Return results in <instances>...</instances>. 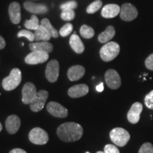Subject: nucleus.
I'll list each match as a JSON object with an SVG mask.
<instances>
[{
	"label": "nucleus",
	"mask_w": 153,
	"mask_h": 153,
	"mask_svg": "<svg viewBox=\"0 0 153 153\" xmlns=\"http://www.w3.org/2000/svg\"><path fill=\"white\" fill-rule=\"evenodd\" d=\"M57 135L63 142L70 143L79 140L83 135V128L79 124L67 122L57 128Z\"/></svg>",
	"instance_id": "f257e3e1"
},
{
	"label": "nucleus",
	"mask_w": 153,
	"mask_h": 153,
	"mask_svg": "<svg viewBox=\"0 0 153 153\" xmlns=\"http://www.w3.org/2000/svg\"><path fill=\"white\" fill-rule=\"evenodd\" d=\"M120 53V46L116 42H108L101 47L100 57L104 62H110L114 60Z\"/></svg>",
	"instance_id": "f03ea898"
},
{
	"label": "nucleus",
	"mask_w": 153,
	"mask_h": 153,
	"mask_svg": "<svg viewBox=\"0 0 153 153\" xmlns=\"http://www.w3.org/2000/svg\"><path fill=\"white\" fill-rule=\"evenodd\" d=\"M22 82V72L19 68L11 70L9 75L2 80V87L6 91H12L20 85Z\"/></svg>",
	"instance_id": "7ed1b4c3"
},
{
	"label": "nucleus",
	"mask_w": 153,
	"mask_h": 153,
	"mask_svg": "<svg viewBox=\"0 0 153 153\" xmlns=\"http://www.w3.org/2000/svg\"><path fill=\"white\" fill-rule=\"evenodd\" d=\"M110 138L115 145L123 147L128 143L131 138L130 133L122 128H115L110 132Z\"/></svg>",
	"instance_id": "20e7f679"
},
{
	"label": "nucleus",
	"mask_w": 153,
	"mask_h": 153,
	"mask_svg": "<svg viewBox=\"0 0 153 153\" xmlns=\"http://www.w3.org/2000/svg\"><path fill=\"white\" fill-rule=\"evenodd\" d=\"M28 139L32 143L35 145H43L46 144L49 140L48 134L45 130L41 128H34L29 132Z\"/></svg>",
	"instance_id": "39448f33"
},
{
	"label": "nucleus",
	"mask_w": 153,
	"mask_h": 153,
	"mask_svg": "<svg viewBox=\"0 0 153 153\" xmlns=\"http://www.w3.org/2000/svg\"><path fill=\"white\" fill-rule=\"evenodd\" d=\"M48 97V92L45 90L37 91L33 100L30 104V108L32 111L38 112L44 108L45 102Z\"/></svg>",
	"instance_id": "423d86ee"
},
{
	"label": "nucleus",
	"mask_w": 153,
	"mask_h": 153,
	"mask_svg": "<svg viewBox=\"0 0 153 153\" xmlns=\"http://www.w3.org/2000/svg\"><path fill=\"white\" fill-rule=\"evenodd\" d=\"M138 12L133 4L129 3L123 4L120 8V17L125 22H131L137 18Z\"/></svg>",
	"instance_id": "0eeeda50"
},
{
	"label": "nucleus",
	"mask_w": 153,
	"mask_h": 153,
	"mask_svg": "<svg viewBox=\"0 0 153 153\" xmlns=\"http://www.w3.org/2000/svg\"><path fill=\"white\" fill-rule=\"evenodd\" d=\"M60 65L58 61L52 60L48 63L45 69V76L50 82H55L58 79Z\"/></svg>",
	"instance_id": "6e6552de"
},
{
	"label": "nucleus",
	"mask_w": 153,
	"mask_h": 153,
	"mask_svg": "<svg viewBox=\"0 0 153 153\" xmlns=\"http://www.w3.org/2000/svg\"><path fill=\"white\" fill-rule=\"evenodd\" d=\"M105 80L106 85L111 89H117L121 85V79L117 71L109 69L105 73Z\"/></svg>",
	"instance_id": "1a4fd4ad"
},
{
	"label": "nucleus",
	"mask_w": 153,
	"mask_h": 153,
	"mask_svg": "<svg viewBox=\"0 0 153 153\" xmlns=\"http://www.w3.org/2000/svg\"><path fill=\"white\" fill-rule=\"evenodd\" d=\"M49 54L41 51H32L25 57V62L28 65L41 64L48 60Z\"/></svg>",
	"instance_id": "9d476101"
},
{
	"label": "nucleus",
	"mask_w": 153,
	"mask_h": 153,
	"mask_svg": "<svg viewBox=\"0 0 153 153\" xmlns=\"http://www.w3.org/2000/svg\"><path fill=\"white\" fill-rule=\"evenodd\" d=\"M46 108L49 114L56 118H66L68 116V111L65 107L55 101L49 102Z\"/></svg>",
	"instance_id": "9b49d317"
},
{
	"label": "nucleus",
	"mask_w": 153,
	"mask_h": 153,
	"mask_svg": "<svg viewBox=\"0 0 153 153\" xmlns=\"http://www.w3.org/2000/svg\"><path fill=\"white\" fill-rule=\"evenodd\" d=\"M37 91L36 86L31 82H27L22 88V102L24 104H30L36 97Z\"/></svg>",
	"instance_id": "f8f14e48"
},
{
	"label": "nucleus",
	"mask_w": 153,
	"mask_h": 153,
	"mask_svg": "<svg viewBox=\"0 0 153 153\" xmlns=\"http://www.w3.org/2000/svg\"><path fill=\"white\" fill-rule=\"evenodd\" d=\"M143 108V104L140 102H135L132 105L127 114V118L130 123L132 124L138 123Z\"/></svg>",
	"instance_id": "ddd939ff"
},
{
	"label": "nucleus",
	"mask_w": 153,
	"mask_h": 153,
	"mask_svg": "<svg viewBox=\"0 0 153 153\" xmlns=\"http://www.w3.org/2000/svg\"><path fill=\"white\" fill-rule=\"evenodd\" d=\"M5 126L9 133H16L20 128L21 119L16 115H11L6 120Z\"/></svg>",
	"instance_id": "4468645a"
},
{
	"label": "nucleus",
	"mask_w": 153,
	"mask_h": 153,
	"mask_svg": "<svg viewBox=\"0 0 153 153\" xmlns=\"http://www.w3.org/2000/svg\"><path fill=\"white\" fill-rule=\"evenodd\" d=\"M24 7L26 11L32 14H43L48 11V7L45 4L33 3L32 1H26L24 4Z\"/></svg>",
	"instance_id": "2eb2a0df"
},
{
	"label": "nucleus",
	"mask_w": 153,
	"mask_h": 153,
	"mask_svg": "<svg viewBox=\"0 0 153 153\" xmlns=\"http://www.w3.org/2000/svg\"><path fill=\"white\" fill-rule=\"evenodd\" d=\"M88 92H89V87L85 84H79L70 87L68 94L72 98H79L87 95Z\"/></svg>",
	"instance_id": "dca6fc26"
},
{
	"label": "nucleus",
	"mask_w": 153,
	"mask_h": 153,
	"mask_svg": "<svg viewBox=\"0 0 153 153\" xmlns=\"http://www.w3.org/2000/svg\"><path fill=\"white\" fill-rule=\"evenodd\" d=\"M9 15L11 22L14 24H18L21 22V6L18 2H12L9 7Z\"/></svg>",
	"instance_id": "f3484780"
},
{
	"label": "nucleus",
	"mask_w": 153,
	"mask_h": 153,
	"mask_svg": "<svg viewBox=\"0 0 153 153\" xmlns=\"http://www.w3.org/2000/svg\"><path fill=\"white\" fill-rule=\"evenodd\" d=\"M85 73V69L82 65H74L70 67L68 71V77L70 81H77L83 77Z\"/></svg>",
	"instance_id": "a211bd4d"
},
{
	"label": "nucleus",
	"mask_w": 153,
	"mask_h": 153,
	"mask_svg": "<svg viewBox=\"0 0 153 153\" xmlns=\"http://www.w3.org/2000/svg\"><path fill=\"white\" fill-rule=\"evenodd\" d=\"M120 12V7L118 4H109L103 7L101 10V16L104 18L111 19L116 17Z\"/></svg>",
	"instance_id": "6ab92c4d"
},
{
	"label": "nucleus",
	"mask_w": 153,
	"mask_h": 153,
	"mask_svg": "<svg viewBox=\"0 0 153 153\" xmlns=\"http://www.w3.org/2000/svg\"><path fill=\"white\" fill-rule=\"evenodd\" d=\"M29 48L31 51H41L47 53H51L53 50V46L51 43L48 41L37 42V43H30Z\"/></svg>",
	"instance_id": "aec40b11"
},
{
	"label": "nucleus",
	"mask_w": 153,
	"mask_h": 153,
	"mask_svg": "<svg viewBox=\"0 0 153 153\" xmlns=\"http://www.w3.org/2000/svg\"><path fill=\"white\" fill-rule=\"evenodd\" d=\"M70 45L72 49L77 54H81L85 51V45L79 36L74 32L70 39Z\"/></svg>",
	"instance_id": "412c9836"
},
{
	"label": "nucleus",
	"mask_w": 153,
	"mask_h": 153,
	"mask_svg": "<svg viewBox=\"0 0 153 153\" xmlns=\"http://www.w3.org/2000/svg\"><path fill=\"white\" fill-rule=\"evenodd\" d=\"M115 33H116V30H115L114 26H108L104 32H102V33L99 35V41L101 43H108V41H111L114 37Z\"/></svg>",
	"instance_id": "4be33fe9"
},
{
	"label": "nucleus",
	"mask_w": 153,
	"mask_h": 153,
	"mask_svg": "<svg viewBox=\"0 0 153 153\" xmlns=\"http://www.w3.org/2000/svg\"><path fill=\"white\" fill-rule=\"evenodd\" d=\"M35 35V41H48L51 38V35L48 31V30L42 25L40 26L34 32Z\"/></svg>",
	"instance_id": "5701e85b"
},
{
	"label": "nucleus",
	"mask_w": 153,
	"mask_h": 153,
	"mask_svg": "<svg viewBox=\"0 0 153 153\" xmlns=\"http://www.w3.org/2000/svg\"><path fill=\"white\" fill-rule=\"evenodd\" d=\"M41 25L44 26L46 29L48 30V31L49 32L50 34L51 35V37L54 38H58L59 36V33L57 32V30L55 29V28L53 27V26L51 25V22L48 19H43V20L41 21Z\"/></svg>",
	"instance_id": "b1692460"
},
{
	"label": "nucleus",
	"mask_w": 153,
	"mask_h": 153,
	"mask_svg": "<svg viewBox=\"0 0 153 153\" xmlns=\"http://www.w3.org/2000/svg\"><path fill=\"white\" fill-rule=\"evenodd\" d=\"M39 20L36 15H33L30 20H26L24 23V26L27 29L36 30L40 26Z\"/></svg>",
	"instance_id": "393cba45"
},
{
	"label": "nucleus",
	"mask_w": 153,
	"mask_h": 153,
	"mask_svg": "<svg viewBox=\"0 0 153 153\" xmlns=\"http://www.w3.org/2000/svg\"><path fill=\"white\" fill-rule=\"evenodd\" d=\"M80 35H81L84 38L86 39H89L91 38L94 36V30L90 26H87V25H83L81 26L79 30Z\"/></svg>",
	"instance_id": "a878e982"
},
{
	"label": "nucleus",
	"mask_w": 153,
	"mask_h": 153,
	"mask_svg": "<svg viewBox=\"0 0 153 153\" xmlns=\"http://www.w3.org/2000/svg\"><path fill=\"white\" fill-rule=\"evenodd\" d=\"M102 7V1L101 0H96L87 7V12L88 14H94Z\"/></svg>",
	"instance_id": "bb28decb"
},
{
	"label": "nucleus",
	"mask_w": 153,
	"mask_h": 153,
	"mask_svg": "<svg viewBox=\"0 0 153 153\" xmlns=\"http://www.w3.org/2000/svg\"><path fill=\"white\" fill-rule=\"evenodd\" d=\"M60 16L62 20L66 21V22H70V21L73 20L75 17V12L73 11V9L62 10Z\"/></svg>",
	"instance_id": "cd10ccee"
},
{
	"label": "nucleus",
	"mask_w": 153,
	"mask_h": 153,
	"mask_svg": "<svg viewBox=\"0 0 153 153\" xmlns=\"http://www.w3.org/2000/svg\"><path fill=\"white\" fill-rule=\"evenodd\" d=\"M17 37H26L31 43H33V41H35V35H34V33H32L31 31L28 30H21L18 33V34H17Z\"/></svg>",
	"instance_id": "c85d7f7f"
},
{
	"label": "nucleus",
	"mask_w": 153,
	"mask_h": 153,
	"mask_svg": "<svg viewBox=\"0 0 153 153\" xmlns=\"http://www.w3.org/2000/svg\"><path fill=\"white\" fill-rule=\"evenodd\" d=\"M72 29H73V26L70 23H67L66 24H65L60 30V33L61 36L62 37H66L70 35L72 33Z\"/></svg>",
	"instance_id": "c756f323"
},
{
	"label": "nucleus",
	"mask_w": 153,
	"mask_h": 153,
	"mask_svg": "<svg viewBox=\"0 0 153 153\" xmlns=\"http://www.w3.org/2000/svg\"><path fill=\"white\" fill-rule=\"evenodd\" d=\"M145 104L147 108L153 110V90L150 91L145 97Z\"/></svg>",
	"instance_id": "7c9ffc66"
},
{
	"label": "nucleus",
	"mask_w": 153,
	"mask_h": 153,
	"mask_svg": "<svg viewBox=\"0 0 153 153\" xmlns=\"http://www.w3.org/2000/svg\"><path fill=\"white\" fill-rule=\"evenodd\" d=\"M138 153H153V145L150 143H145L140 147Z\"/></svg>",
	"instance_id": "2f4dec72"
},
{
	"label": "nucleus",
	"mask_w": 153,
	"mask_h": 153,
	"mask_svg": "<svg viewBox=\"0 0 153 153\" xmlns=\"http://www.w3.org/2000/svg\"><path fill=\"white\" fill-rule=\"evenodd\" d=\"M77 7V3L75 1H70L68 2L62 4L61 5L60 9L62 10H66V9H73Z\"/></svg>",
	"instance_id": "473e14b6"
},
{
	"label": "nucleus",
	"mask_w": 153,
	"mask_h": 153,
	"mask_svg": "<svg viewBox=\"0 0 153 153\" xmlns=\"http://www.w3.org/2000/svg\"><path fill=\"white\" fill-rule=\"evenodd\" d=\"M104 153H120V151L118 150V148L116 146H115L114 145L111 144H107L105 145Z\"/></svg>",
	"instance_id": "72a5a7b5"
},
{
	"label": "nucleus",
	"mask_w": 153,
	"mask_h": 153,
	"mask_svg": "<svg viewBox=\"0 0 153 153\" xmlns=\"http://www.w3.org/2000/svg\"><path fill=\"white\" fill-rule=\"evenodd\" d=\"M145 65L148 70L153 71V53L147 57L146 60H145Z\"/></svg>",
	"instance_id": "f704fd0d"
},
{
	"label": "nucleus",
	"mask_w": 153,
	"mask_h": 153,
	"mask_svg": "<svg viewBox=\"0 0 153 153\" xmlns=\"http://www.w3.org/2000/svg\"><path fill=\"white\" fill-rule=\"evenodd\" d=\"M9 153H27L24 150L21 148H15L13 149L12 150H11Z\"/></svg>",
	"instance_id": "c9c22d12"
},
{
	"label": "nucleus",
	"mask_w": 153,
	"mask_h": 153,
	"mask_svg": "<svg viewBox=\"0 0 153 153\" xmlns=\"http://www.w3.org/2000/svg\"><path fill=\"white\" fill-rule=\"evenodd\" d=\"M6 46V42H5V40L4 39L3 37H1V36H0V50L1 49H4Z\"/></svg>",
	"instance_id": "e433bc0d"
},
{
	"label": "nucleus",
	"mask_w": 153,
	"mask_h": 153,
	"mask_svg": "<svg viewBox=\"0 0 153 153\" xmlns=\"http://www.w3.org/2000/svg\"><path fill=\"white\" fill-rule=\"evenodd\" d=\"M96 89H97V91H99V92H101V91H103V90H104V84L101 82V83L99 84V85L97 86Z\"/></svg>",
	"instance_id": "4c0bfd02"
},
{
	"label": "nucleus",
	"mask_w": 153,
	"mask_h": 153,
	"mask_svg": "<svg viewBox=\"0 0 153 153\" xmlns=\"http://www.w3.org/2000/svg\"><path fill=\"white\" fill-rule=\"evenodd\" d=\"M1 130H2V126H1V123H0V132L1 131Z\"/></svg>",
	"instance_id": "58836bf2"
},
{
	"label": "nucleus",
	"mask_w": 153,
	"mask_h": 153,
	"mask_svg": "<svg viewBox=\"0 0 153 153\" xmlns=\"http://www.w3.org/2000/svg\"><path fill=\"white\" fill-rule=\"evenodd\" d=\"M97 153H104V152H101V151H99V152H97Z\"/></svg>",
	"instance_id": "ea45409f"
},
{
	"label": "nucleus",
	"mask_w": 153,
	"mask_h": 153,
	"mask_svg": "<svg viewBox=\"0 0 153 153\" xmlns=\"http://www.w3.org/2000/svg\"><path fill=\"white\" fill-rule=\"evenodd\" d=\"M86 153H89V152H86Z\"/></svg>",
	"instance_id": "a19ab883"
}]
</instances>
